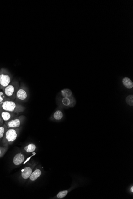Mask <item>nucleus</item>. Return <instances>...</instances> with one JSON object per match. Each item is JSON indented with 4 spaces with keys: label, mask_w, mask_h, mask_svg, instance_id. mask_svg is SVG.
Returning a JSON list of instances; mask_svg holds the SVG:
<instances>
[{
    "label": "nucleus",
    "mask_w": 133,
    "mask_h": 199,
    "mask_svg": "<svg viewBox=\"0 0 133 199\" xmlns=\"http://www.w3.org/2000/svg\"><path fill=\"white\" fill-rule=\"evenodd\" d=\"M8 100H10V99L6 96L3 91L0 89V105L5 101Z\"/></svg>",
    "instance_id": "18"
},
{
    "label": "nucleus",
    "mask_w": 133,
    "mask_h": 199,
    "mask_svg": "<svg viewBox=\"0 0 133 199\" xmlns=\"http://www.w3.org/2000/svg\"><path fill=\"white\" fill-rule=\"evenodd\" d=\"M60 97H70L73 96V93L70 89H64L61 91L60 94Z\"/></svg>",
    "instance_id": "14"
},
{
    "label": "nucleus",
    "mask_w": 133,
    "mask_h": 199,
    "mask_svg": "<svg viewBox=\"0 0 133 199\" xmlns=\"http://www.w3.org/2000/svg\"><path fill=\"white\" fill-rule=\"evenodd\" d=\"M22 127L17 128H8L1 142L4 146L11 145L17 139L22 130Z\"/></svg>",
    "instance_id": "1"
},
{
    "label": "nucleus",
    "mask_w": 133,
    "mask_h": 199,
    "mask_svg": "<svg viewBox=\"0 0 133 199\" xmlns=\"http://www.w3.org/2000/svg\"><path fill=\"white\" fill-rule=\"evenodd\" d=\"M37 146L35 143H29L22 148V151L25 154H30L35 152Z\"/></svg>",
    "instance_id": "13"
},
{
    "label": "nucleus",
    "mask_w": 133,
    "mask_h": 199,
    "mask_svg": "<svg viewBox=\"0 0 133 199\" xmlns=\"http://www.w3.org/2000/svg\"><path fill=\"white\" fill-rule=\"evenodd\" d=\"M26 118V117L24 115H18L5 123L8 128H19L22 127L24 123Z\"/></svg>",
    "instance_id": "8"
},
{
    "label": "nucleus",
    "mask_w": 133,
    "mask_h": 199,
    "mask_svg": "<svg viewBox=\"0 0 133 199\" xmlns=\"http://www.w3.org/2000/svg\"><path fill=\"white\" fill-rule=\"evenodd\" d=\"M8 129V127L5 123L0 126V143H1L5 133Z\"/></svg>",
    "instance_id": "17"
},
{
    "label": "nucleus",
    "mask_w": 133,
    "mask_h": 199,
    "mask_svg": "<svg viewBox=\"0 0 133 199\" xmlns=\"http://www.w3.org/2000/svg\"><path fill=\"white\" fill-rule=\"evenodd\" d=\"M36 166L34 169L29 179H28V184L32 183L35 182L42 175V168L40 167H38Z\"/></svg>",
    "instance_id": "10"
},
{
    "label": "nucleus",
    "mask_w": 133,
    "mask_h": 199,
    "mask_svg": "<svg viewBox=\"0 0 133 199\" xmlns=\"http://www.w3.org/2000/svg\"><path fill=\"white\" fill-rule=\"evenodd\" d=\"M13 80V76L7 68H2L0 69V89L3 90Z\"/></svg>",
    "instance_id": "4"
},
{
    "label": "nucleus",
    "mask_w": 133,
    "mask_h": 199,
    "mask_svg": "<svg viewBox=\"0 0 133 199\" xmlns=\"http://www.w3.org/2000/svg\"><path fill=\"white\" fill-rule=\"evenodd\" d=\"M4 123V122L3 120L2 117H1V115H0V126L2 125Z\"/></svg>",
    "instance_id": "21"
},
{
    "label": "nucleus",
    "mask_w": 133,
    "mask_h": 199,
    "mask_svg": "<svg viewBox=\"0 0 133 199\" xmlns=\"http://www.w3.org/2000/svg\"><path fill=\"white\" fill-rule=\"evenodd\" d=\"M26 157L23 152H19L15 155L13 159V163L15 167L20 166L26 162Z\"/></svg>",
    "instance_id": "9"
},
{
    "label": "nucleus",
    "mask_w": 133,
    "mask_h": 199,
    "mask_svg": "<svg viewBox=\"0 0 133 199\" xmlns=\"http://www.w3.org/2000/svg\"><path fill=\"white\" fill-rule=\"evenodd\" d=\"M0 115L3 120L4 123L8 122L18 115V114L4 110L1 107H0Z\"/></svg>",
    "instance_id": "11"
},
{
    "label": "nucleus",
    "mask_w": 133,
    "mask_h": 199,
    "mask_svg": "<svg viewBox=\"0 0 133 199\" xmlns=\"http://www.w3.org/2000/svg\"><path fill=\"white\" fill-rule=\"evenodd\" d=\"M122 83L124 86L128 89H132L133 87V83L129 77H125L122 79Z\"/></svg>",
    "instance_id": "16"
},
{
    "label": "nucleus",
    "mask_w": 133,
    "mask_h": 199,
    "mask_svg": "<svg viewBox=\"0 0 133 199\" xmlns=\"http://www.w3.org/2000/svg\"><path fill=\"white\" fill-rule=\"evenodd\" d=\"M29 97V89L24 83L20 84L16 94L15 101L17 103H23L27 102Z\"/></svg>",
    "instance_id": "5"
},
{
    "label": "nucleus",
    "mask_w": 133,
    "mask_h": 199,
    "mask_svg": "<svg viewBox=\"0 0 133 199\" xmlns=\"http://www.w3.org/2000/svg\"><path fill=\"white\" fill-rule=\"evenodd\" d=\"M73 188L72 187V188L69 189L60 191L55 197H53V199H61L64 198L73 189Z\"/></svg>",
    "instance_id": "15"
},
{
    "label": "nucleus",
    "mask_w": 133,
    "mask_h": 199,
    "mask_svg": "<svg viewBox=\"0 0 133 199\" xmlns=\"http://www.w3.org/2000/svg\"><path fill=\"white\" fill-rule=\"evenodd\" d=\"M9 149V146H0V158L7 153Z\"/></svg>",
    "instance_id": "19"
},
{
    "label": "nucleus",
    "mask_w": 133,
    "mask_h": 199,
    "mask_svg": "<svg viewBox=\"0 0 133 199\" xmlns=\"http://www.w3.org/2000/svg\"><path fill=\"white\" fill-rule=\"evenodd\" d=\"M127 104L130 106H133V95H130L126 97L125 99Z\"/></svg>",
    "instance_id": "20"
},
{
    "label": "nucleus",
    "mask_w": 133,
    "mask_h": 199,
    "mask_svg": "<svg viewBox=\"0 0 133 199\" xmlns=\"http://www.w3.org/2000/svg\"><path fill=\"white\" fill-rule=\"evenodd\" d=\"M130 191L132 193H133V186H131V188H130Z\"/></svg>",
    "instance_id": "22"
},
{
    "label": "nucleus",
    "mask_w": 133,
    "mask_h": 199,
    "mask_svg": "<svg viewBox=\"0 0 133 199\" xmlns=\"http://www.w3.org/2000/svg\"><path fill=\"white\" fill-rule=\"evenodd\" d=\"M20 84L18 80L16 79H14L4 89L3 92L8 98L11 100L15 101L16 94L20 86Z\"/></svg>",
    "instance_id": "3"
},
{
    "label": "nucleus",
    "mask_w": 133,
    "mask_h": 199,
    "mask_svg": "<svg viewBox=\"0 0 133 199\" xmlns=\"http://www.w3.org/2000/svg\"><path fill=\"white\" fill-rule=\"evenodd\" d=\"M37 164V163L34 160L31 161L26 164L20 173V177L23 181H27Z\"/></svg>",
    "instance_id": "6"
},
{
    "label": "nucleus",
    "mask_w": 133,
    "mask_h": 199,
    "mask_svg": "<svg viewBox=\"0 0 133 199\" xmlns=\"http://www.w3.org/2000/svg\"><path fill=\"white\" fill-rule=\"evenodd\" d=\"M64 118V114L61 109L56 110L52 115L50 116V119L51 121H56V122H60Z\"/></svg>",
    "instance_id": "12"
},
{
    "label": "nucleus",
    "mask_w": 133,
    "mask_h": 199,
    "mask_svg": "<svg viewBox=\"0 0 133 199\" xmlns=\"http://www.w3.org/2000/svg\"><path fill=\"white\" fill-rule=\"evenodd\" d=\"M57 104L62 109H68L74 107L76 101L73 96L70 97H57Z\"/></svg>",
    "instance_id": "7"
},
{
    "label": "nucleus",
    "mask_w": 133,
    "mask_h": 199,
    "mask_svg": "<svg viewBox=\"0 0 133 199\" xmlns=\"http://www.w3.org/2000/svg\"><path fill=\"white\" fill-rule=\"evenodd\" d=\"M0 107L4 110L17 114L23 112L26 109L23 105L10 99L5 101Z\"/></svg>",
    "instance_id": "2"
}]
</instances>
